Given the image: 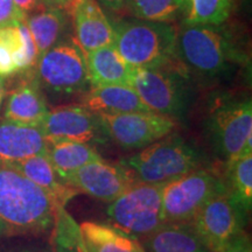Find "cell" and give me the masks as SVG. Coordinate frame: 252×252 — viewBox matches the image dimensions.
<instances>
[{
	"label": "cell",
	"instance_id": "cell-1",
	"mask_svg": "<svg viewBox=\"0 0 252 252\" xmlns=\"http://www.w3.org/2000/svg\"><path fill=\"white\" fill-rule=\"evenodd\" d=\"M243 55L220 25L180 24L176 30L174 60L190 78L212 80L242 62Z\"/></svg>",
	"mask_w": 252,
	"mask_h": 252
},
{
	"label": "cell",
	"instance_id": "cell-2",
	"mask_svg": "<svg viewBox=\"0 0 252 252\" xmlns=\"http://www.w3.org/2000/svg\"><path fill=\"white\" fill-rule=\"evenodd\" d=\"M58 204L14 167L0 163V220L11 232H42L54 226Z\"/></svg>",
	"mask_w": 252,
	"mask_h": 252
},
{
	"label": "cell",
	"instance_id": "cell-3",
	"mask_svg": "<svg viewBox=\"0 0 252 252\" xmlns=\"http://www.w3.org/2000/svg\"><path fill=\"white\" fill-rule=\"evenodd\" d=\"M113 43L133 68H158L174 62L178 26L140 19L112 20Z\"/></svg>",
	"mask_w": 252,
	"mask_h": 252
},
{
	"label": "cell",
	"instance_id": "cell-4",
	"mask_svg": "<svg viewBox=\"0 0 252 252\" xmlns=\"http://www.w3.org/2000/svg\"><path fill=\"white\" fill-rule=\"evenodd\" d=\"M119 163L137 182L163 185L200 168L201 156L184 138L171 133L123 158Z\"/></svg>",
	"mask_w": 252,
	"mask_h": 252
},
{
	"label": "cell",
	"instance_id": "cell-5",
	"mask_svg": "<svg viewBox=\"0 0 252 252\" xmlns=\"http://www.w3.org/2000/svg\"><path fill=\"white\" fill-rule=\"evenodd\" d=\"M35 75L43 94L58 98H80L90 90L86 54L69 35L37 60Z\"/></svg>",
	"mask_w": 252,
	"mask_h": 252
},
{
	"label": "cell",
	"instance_id": "cell-6",
	"mask_svg": "<svg viewBox=\"0 0 252 252\" xmlns=\"http://www.w3.org/2000/svg\"><path fill=\"white\" fill-rule=\"evenodd\" d=\"M189 81L174 60L162 67L135 68L130 87L150 111L176 119L187 106Z\"/></svg>",
	"mask_w": 252,
	"mask_h": 252
},
{
	"label": "cell",
	"instance_id": "cell-7",
	"mask_svg": "<svg viewBox=\"0 0 252 252\" xmlns=\"http://www.w3.org/2000/svg\"><path fill=\"white\" fill-rule=\"evenodd\" d=\"M162 185L134 182L110 202L106 215L111 225L138 239L147 237L163 224Z\"/></svg>",
	"mask_w": 252,
	"mask_h": 252
},
{
	"label": "cell",
	"instance_id": "cell-8",
	"mask_svg": "<svg viewBox=\"0 0 252 252\" xmlns=\"http://www.w3.org/2000/svg\"><path fill=\"white\" fill-rule=\"evenodd\" d=\"M208 132L226 163L252 153L251 99L232 98L217 105L208 118Z\"/></svg>",
	"mask_w": 252,
	"mask_h": 252
},
{
	"label": "cell",
	"instance_id": "cell-9",
	"mask_svg": "<svg viewBox=\"0 0 252 252\" xmlns=\"http://www.w3.org/2000/svg\"><path fill=\"white\" fill-rule=\"evenodd\" d=\"M225 189L212 172L197 168L162 185L161 212L165 223L190 222L201 208Z\"/></svg>",
	"mask_w": 252,
	"mask_h": 252
},
{
	"label": "cell",
	"instance_id": "cell-10",
	"mask_svg": "<svg viewBox=\"0 0 252 252\" xmlns=\"http://www.w3.org/2000/svg\"><path fill=\"white\" fill-rule=\"evenodd\" d=\"M247 214L225 188L214 195L190 222L208 249L220 252L230 241L243 232Z\"/></svg>",
	"mask_w": 252,
	"mask_h": 252
},
{
	"label": "cell",
	"instance_id": "cell-11",
	"mask_svg": "<svg viewBox=\"0 0 252 252\" xmlns=\"http://www.w3.org/2000/svg\"><path fill=\"white\" fill-rule=\"evenodd\" d=\"M106 137L126 151H139L173 133L175 119L156 112L98 115Z\"/></svg>",
	"mask_w": 252,
	"mask_h": 252
},
{
	"label": "cell",
	"instance_id": "cell-12",
	"mask_svg": "<svg viewBox=\"0 0 252 252\" xmlns=\"http://www.w3.org/2000/svg\"><path fill=\"white\" fill-rule=\"evenodd\" d=\"M46 139L77 143H103L108 139L99 116L80 104H65L49 109L40 125Z\"/></svg>",
	"mask_w": 252,
	"mask_h": 252
},
{
	"label": "cell",
	"instance_id": "cell-13",
	"mask_svg": "<svg viewBox=\"0 0 252 252\" xmlns=\"http://www.w3.org/2000/svg\"><path fill=\"white\" fill-rule=\"evenodd\" d=\"M63 182L77 193L110 203L137 181L121 163L102 159L81 167L63 179Z\"/></svg>",
	"mask_w": 252,
	"mask_h": 252
},
{
	"label": "cell",
	"instance_id": "cell-14",
	"mask_svg": "<svg viewBox=\"0 0 252 252\" xmlns=\"http://www.w3.org/2000/svg\"><path fill=\"white\" fill-rule=\"evenodd\" d=\"M11 78V87L5 90L4 119L15 124L39 126L49 111L46 94L37 82L35 69L17 72Z\"/></svg>",
	"mask_w": 252,
	"mask_h": 252
},
{
	"label": "cell",
	"instance_id": "cell-15",
	"mask_svg": "<svg viewBox=\"0 0 252 252\" xmlns=\"http://www.w3.org/2000/svg\"><path fill=\"white\" fill-rule=\"evenodd\" d=\"M67 11L72 36L84 54L112 45V24L97 0H72Z\"/></svg>",
	"mask_w": 252,
	"mask_h": 252
},
{
	"label": "cell",
	"instance_id": "cell-16",
	"mask_svg": "<svg viewBox=\"0 0 252 252\" xmlns=\"http://www.w3.org/2000/svg\"><path fill=\"white\" fill-rule=\"evenodd\" d=\"M47 139L39 126L0 122V163H14L46 154Z\"/></svg>",
	"mask_w": 252,
	"mask_h": 252
},
{
	"label": "cell",
	"instance_id": "cell-17",
	"mask_svg": "<svg viewBox=\"0 0 252 252\" xmlns=\"http://www.w3.org/2000/svg\"><path fill=\"white\" fill-rule=\"evenodd\" d=\"M80 105L97 115H121L130 112H152L128 86L90 88L77 99Z\"/></svg>",
	"mask_w": 252,
	"mask_h": 252
},
{
	"label": "cell",
	"instance_id": "cell-18",
	"mask_svg": "<svg viewBox=\"0 0 252 252\" xmlns=\"http://www.w3.org/2000/svg\"><path fill=\"white\" fill-rule=\"evenodd\" d=\"M33 36L39 58L72 34L71 19L67 9L43 7L25 17Z\"/></svg>",
	"mask_w": 252,
	"mask_h": 252
},
{
	"label": "cell",
	"instance_id": "cell-19",
	"mask_svg": "<svg viewBox=\"0 0 252 252\" xmlns=\"http://www.w3.org/2000/svg\"><path fill=\"white\" fill-rule=\"evenodd\" d=\"M91 88L103 86H131L135 68L119 55L113 45L86 54Z\"/></svg>",
	"mask_w": 252,
	"mask_h": 252
},
{
	"label": "cell",
	"instance_id": "cell-20",
	"mask_svg": "<svg viewBox=\"0 0 252 252\" xmlns=\"http://www.w3.org/2000/svg\"><path fill=\"white\" fill-rule=\"evenodd\" d=\"M139 242L146 252H212L191 222L165 223Z\"/></svg>",
	"mask_w": 252,
	"mask_h": 252
},
{
	"label": "cell",
	"instance_id": "cell-21",
	"mask_svg": "<svg viewBox=\"0 0 252 252\" xmlns=\"http://www.w3.org/2000/svg\"><path fill=\"white\" fill-rule=\"evenodd\" d=\"M78 229L87 252H146L139 239L111 224L84 220Z\"/></svg>",
	"mask_w": 252,
	"mask_h": 252
},
{
	"label": "cell",
	"instance_id": "cell-22",
	"mask_svg": "<svg viewBox=\"0 0 252 252\" xmlns=\"http://www.w3.org/2000/svg\"><path fill=\"white\" fill-rule=\"evenodd\" d=\"M14 167L28 180L50 195L59 207H65L70 198L78 193L61 180L47 154H39L25 159L23 161L7 163Z\"/></svg>",
	"mask_w": 252,
	"mask_h": 252
},
{
	"label": "cell",
	"instance_id": "cell-23",
	"mask_svg": "<svg viewBox=\"0 0 252 252\" xmlns=\"http://www.w3.org/2000/svg\"><path fill=\"white\" fill-rule=\"evenodd\" d=\"M46 154L62 181L81 167L103 159L91 145L70 140H47Z\"/></svg>",
	"mask_w": 252,
	"mask_h": 252
},
{
	"label": "cell",
	"instance_id": "cell-24",
	"mask_svg": "<svg viewBox=\"0 0 252 252\" xmlns=\"http://www.w3.org/2000/svg\"><path fill=\"white\" fill-rule=\"evenodd\" d=\"M235 0H182L181 24L222 25L231 14Z\"/></svg>",
	"mask_w": 252,
	"mask_h": 252
},
{
	"label": "cell",
	"instance_id": "cell-25",
	"mask_svg": "<svg viewBox=\"0 0 252 252\" xmlns=\"http://www.w3.org/2000/svg\"><path fill=\"white\" fill-rule=\"evenodd\" d=\"M182 0H126L123 14L140 20L173 24L181 20Z\"/></svg>",
	"mask_w": 252,
	"mask_h": 252
},
{
	"label": "cell",
	"instance_id": "cell-26",
	"mask_svg": "<svg viewBox=\"0 0 252 252\" xmlns=\"http://www.w3.org/2000/svg\"><path fill=\"white\" fill-rule=\"evenodd\" d=\"M230 189L235 200L245 212L252 206V153L241 156L232 162L226 163Z\"/></svg>",
	"mask_w": 252,
	"mask_h": 252
},
{
	"label": "cell",
	"instance_id": "cell-27",
	"mask_svg": "<svg viewBox=\"0 0 252 252\" xmlns=\"http://www.w3.org/2000/svg\"><path fill=\"white\" fill-rule=\"evenodd\" d=\"M53 243L58 252H87L82 243L78 223L64 207H58L54 223Z\"/></svg>",
	"mask_w": 252,
	"mask_h": 252
},
{
	"label": "cell",
	"instance_id": "cell-28",
	"mask_svg": "<svg viewBox=\"0 0 252 252\" xmlns=\"http://www.w3.org/2000/svg\"><path fill=\"white\" fill-rule=\"evenodd\" d=\"M25 14L17 7L14 0H0V28L23 21Z\"/></svg>",
	"mask_w": 252,
	"mask_h": 252
},
{
	"label": "cell",
	"instance_id": "cell-29",
	"mask_svg": "<svg viewBox=\"0 0 252 252\" xmlns=\"http://www.w3.org/2000/svg\"><path fill=\"white\" fill-rule=\"evenodd\" d=\"M18 72L12 50L0 41V76L8 78Z\"/></svg>",
	"mask_w": 252,
	"mask_h": 252
},
{
	"label": "cell",
	"instance_id": "cell-30",
	"mask_svg": "<svg viewBox=\"0 0 252 252\" xmlns=\"http://www.w3.org/2000/svg\"><path fill=\"white\" fill-rule=\"evenodd\" d=\"M220 252H252L251 239L244 231L241 232L230 241Z\"/></svg>",
	"mask_w": 252,
	"mask_h": 252
},
{
	"label": "cell",
	"instance_id": "cell-31",
	"mask_svg": "<svg viewBox=\"0 0 252 252\" xmlns=\"http://www.w3.org/2000/svg\"><path fill=\"white\" fill-rule=\"evenodd\" d=\"M14 2L25 17L45 7L41 0H14Z\"/></svg>",
	"mask_w": 252,
	"mask_h": 252
},
{
	"label": "cell",
	"instance_id": "cell-32",
	"mask_svg": "<svg viewBox=\"0 0 252 252\" xmlns=\"http://www.w3.org/2000/svg\"><path fill=\"white\" fill-rule=\"evenodd\" d=\"M99 5L115 14H122L126 0H97Z\"/></svg>",
	"mask_w": 252,
	"mask_h": 252
},
{
	"label": "cell",
	"instance_id": "cell-33",
	"mask_svg": "<svg viewBox=\"0 0 252 252\" xmlns=\"http://www.w3.org/2000/svg\"><path fill=\"white\" fill-rule=\"evenodd\" d=\"M72 0H41L45 7H53V8H63L68 9L69 5Z\"/></svg>",
	"mask_w": 252,
	"mask_h": 252
},
{
	"label": "cell",
	"instance_id": "cell-34",
	"mask_svg": "<svg viewBox=\"0 0 252 252\" xmlns=\"http://www.w3.org/2000/svg\"><path fill=\"white\" fill-rule=\"evenodd\" d=\"M5 90H6V80L4 77L0 76V106H1L2 99L5 97Z\"/></svg>",
	"mask_w": 252,
	"mask_h": 252
},
{
	"label": "cell",
	"instance_id": "cell-35",
	"mask_svg": "<svg viewBox=\"0 0 252 252\" xmlns=\"http://www.w3.org/2000/svg\"><path fill=\"white\" fill-rule=\"evenodd\" d=\"M8 232H11V231H9L7 225H6L5 223L0 220V237H1V236H4L5 234H8Z\"/></svg>",
	"mask_w": 252,
	"mask_h": 252
}]
</instances>
